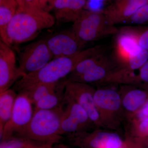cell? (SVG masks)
Wrapping results in <instances>:
<instances>
[{
	"label": "cell",
	"instance_id": "cell-29",
	"mask_svg": "<svg viewBox=\"0 0 148 148\" xmlns=\"http://www.w3.org/2000/svg\"><path fill=\"white\" fill-rule=\"evenodd\" d=\"M140 69L139 79L144 82L148 83V60Z\"/></svg>",
	"mask_w": 148,
	"mask_h": 148
},
{
	"label": "cell",
	"instance_id": "cell-30",
	"mask_svg": "<svg viewBox=\"0 0 148 148\" xmlns=\"http://www.w3.org/2000/svg\"><path fill=\"white\" fill-rule=\"evenodd\" d=\"M140 116L141 119L148 116V99L145 105L143 106L140 112Z\"/></svg>",
	"mask_w": 148,
	"mask_h": 148
},
{
	"label": "cell",
	"instance_id": "cell-10",
	"mask_svg": "<svg viewBox=\"0 0 148 148\" xmlns=\"http://www.w3.org/2000/svg\"><path fill=\"white\" fill-rule=\"evenodd\" d=\"M141 30L125 27L116 34L115 43V58L125 62L130 56L137 52L141 47L138 43V38Z\"/></svg>",
	"mask_w": 148,
	"mask_h": 148
},
{
	"label": "cell",
	"instance_id": "cell-8",
	"mask_svg": "<svg viewBox=\"0 0 148 148\" xmlns=\"http://www.w3.org/2000/svg\"><path fill=\"white\" fill-rule=\"evenodd\" d=\"M66 80L65 92L84 109L90 121L98 122L100 114L92 89L86 83Z\"/></svg>",
	"mask_w": 148,
	"mask_h": 148
},
{
	"label": "cell",
	"instance_id": "cell-20",
	"mask_svg": "<svg viewBox=\"0 0 148 148\" xmlns=\"http://www.w3.org/2000/svg\"><path fill=\"white\" fill-rule=\"evenodd\" d=\"M54 145L13 136L1 141L0 148H48Z\"/></svg>",
	"mask_w": 148,
	"mask_h": 148
},
{
	"label": "cell",
	"instance_id": "cell-12",
	"mask_svg": "<svg viewBox=\"0 0 148 148\" xmlns=\"http://www.w3.org/2000/svg\"><path fill=\"white\" fill-rule=\"evenodd\" d=\"M87 0H56L53 10L56 25L73 23L86 9Z\"/></svg>",
	"mask_w": 148,
	"mask_h": 148
},
{
	"label": "cell",
	"instance_id": "cell-13",
	"mask_svg": "<svg viewBox=\"0 0 148 148\" xmlns=\"http://www.w3.org/2000/svg\"><path fill=\"white\" fill-rule=\"evenodd\" d=\"M16 0H0V37L1 40L11 47L7 30L10 23L18 8Z\"/></svg>",
	"mask_w": 148,
	"mask_h": 148
},
{
	"label": "cell",
	"instance_id": "cell-9",
	"mask_svg": "<svg viewBox=\"0 0 148 148\" xmlns=\"http://www.w3.org/2000/svg\"><path fill=\"white\" fill-rule=\"evenodd\" d=\"M21 78L15 53L10 46L0 41V92L9 89Z\"/></svg>",
	"mask_w": 148,
	"mask_h": 148
},
{
	"label": "cell",
	"instance_id": "cell-33",
	"mask_svg": "<svg viewBox=\"0 0 148 148\" xmlns=\"http://www.w3.org/2000/svg\"><path fill=\"white\" fill-rule=\"evenodd\" d=\"M48 148H68L67 146L63 145H53V146Z\"/></svg>",
	"mask_w": 148,
	"mask_h": 148
},
{
	"label": "cell",
	"instance_id": "cell-11",
	"mask_svg": "<svg viewBox=\"0 0 148 148\" xmlns=\"http://www.w3.org/2000/svg\"><path fill=\"white\" fill-rule=\"evenodd\" d=\"M148 3V0H115L102 10L111 25L125 23L135 11Z\"/></svg>",
	"mask_w": 148,
	"mask_h": 148
},
{
	"label": "cell",
	"instance_id": "cell-28",
	"mask_svg": "<svg viewBox=\"0 0 148 148\" xmlns=\"http://www.w3.org/2000/svg\"><path fill=\"white\" fill-rule=\"evenodd\" d=\"M56 0H38L39 6L45 11L49 12L53 10Z\"/></svg>",
	"mask_w": 148,
	"mask_h": 148
},
{
	"label": "cell",
	"instance_id": "cell-26",
	"mask_svg": "<svg viewBox=\"0 0 148 148\" xmlns=\"http://www.w3.org/2000/svg\"><path fill=\"white\" fill-rule=\"evenodd\" d=\"M138 43L140 47L148 51V27L145 30H141L138 38Z\"/></svg>",
	"mask_w": 148,
	"mask_h": 148
},
{
	"label": "cell",
	"instance_id": "cell-27",
	"mask_svg": "<svg viewBox=\"0 0 148 148\" xmlns=\"http://www.w3.org/2000/svg\"><path fill=\"white\" fill-rule=\"evenodd\" d=\"M138 130L139 135L141 137L144 138L148 137V116L141 119Z\"/></svg>",
	"mask_w": 148,
	"mask_h": 148
},
{
	"label": "cell",
	"instance_id": "cell-15",
	"mask_svg": "<svg viewBox=\"0 0 148 148\" xmlns=\"http://www.w3.org/2000/svg\"><path fill=\"white\" fill-rule=\"evenodd\" d=\"M66 80H61L55 90L35 103V110H51L63 106L65 95Z\"/></svg>",
	"mask_w": 148,
	"mask_h": 148
},
{
	"label": "cell",
	"instance_id": "cell-25",
	"mask_svg": "<svg viewBox=\"0 0 148 148\" xmlns=\"http://www.w3.org/2000/svg\"><path fill=\"white\" fill-rule=\"evenodd\" d=\"M125 23L143 24L148 23V3L138 9Z\"/></svg>",
	"mask_w": 148,
	"mask_h": 148
},
{
	"label": "cell",
	"instance_id": "cell-2",
	"mask_svg": "<svg viewBox=\"0 0 148 148\" xmlns=\"http://www.w3.org/2000/svg\"><path fill=\"white\" fill-rule=\"evenodd\" d=\"M55 23L54 16L38 7L18 6L8 28L10 45L32 40Z\"/></svg>",
	"mask_w": 148,
	"mask_h": 148
},
{
	"label": "cell",
	"instance_id": "cell-17",
	"mask_svg": "<svg viewBox=\"0 0 148 148\" xmlns=\"http://www.w3.org/2000/svg\"><path fill=\"white\" fill-rule=\"evenodd\" d=\"M17 94L14 89L0 92V135L10 119Z\"/></svg>",
	"mask_w": 148,
	"mask_h": 148
},
{
	"label": "cell",
	"instance_id": "cell-21",
	"mask_svg": "<svg viewBox=\"0 0 148 148\" xmlns=\"http://www.w3.org/2000/svg\"><path fill=\"white\" fill-rule=\"evenodd\" d=\"M60 82L56 84H37L25 88L18 92H25L34 105L40 99L55 90Z\"/></svg>",
	"mask_w": 148,
	"mask_h": 148
},
{
	"label": "cell",
	"instance_id": "cell-34",
	"mask_svg": "<svg viewBox=\"0 0 148 148\" xmlns=\"http://www.w3.org/2000/svg\"><path fill=\"white\" fill-rule=\"evenodd\" d=\"M19 7L24 6L26 0H16Z\"/></svg>",
	"mask_w": 148,
	"mask_h": 148
},
{
	"label": "cell",
	"instance_id": "cell-5",
	"mask_svg": "<svg viewBox=\"0 0 148 148\" xmlns=\"http://www.w3.org/2000/svg\"><path fill=\"white\" fill-rule=\"evenodd\" d=\"M53 58L45 39L29 44L19 54L18 69L20 77L39 71Z\"/></svg>",
	"mask_w": 148,
	"mask_h": 148
},
{
	"label": "cell",
	"instance_id": "cell-16",
	"mask_svg": "<svg viewBox=\"0 0 148 148\" xmlns=\"http://www.w3.org/2000/svg\"><path fill=\"white\" fill-rule=\"evenodd\" d=\"M93 98L98 108L115 111L121 104V99L118 93L112 89H99L93 93Z\"/></svg>",
	"mask_w": 148,
	"mask_h": 148
},
{
	"label": "cell",
	"instance_id": "cell-23",
	"mask_svg": "<svg viewBox=\"0 0 148 148\" xmlns=\"http://www.w3.org/2000/svg\"><path fill=\"white\" fill-rule=\"evenodd\" d=\"M148 60V51L141 48L137 52L130 56L124 62L125 68L119 72L123 73L127 71L140 69Z\"/></svg>",
	"mask_w": 148,
	"mask_h": 148
},
{
	"label": "cell",
	"instance_id": "cell-18",
	"mask_svg": "<svg viewBox=\"0 0 148 148\" xmlns=\"http://www.w3.org/2000/svg\"><path fill=\"white\" fill-rule=\"evenodd\" d=\"M90 148H108L116 145H122V142L117 134L101 132L86 138L84 143Z\"/></svg>",
	"mask_w": 148,
	"mask_h": 148
},
{
	"label": "cell",
	"instance_id": "cell-35",
	"mask_svg": "<svg viewBox=\"0 0 148 148\" xmlns=\"http://www.w3.org/2000/svg\"><path fill=\"white\" fill-rule=\"evenodd\" d=\"M145 140H144V145L145 148H148V137L145 138Z\"/></svg>",
	"mask_w": 148,
	"mask_h": 148
},
{
	"label": "cell",
	"instance_id": "cell-4",
	"mask_svg": "<svg viewBox=\"0 0 148 148\" xmlns=\"http://www.w3.org/2000/svg\"><path fill=\"white\" fill-rule=\"evenodd\" d=\"M71 29L86 44L116 35L119 30L109 23L102 10L86 9L73 23Z\"/></svg>",
	"mask_w": 148,
	"mask_h": 148
},
{
	"label": "cell",
	"instance_id": "cell-22",
	"mask_svg": "<svg viewBox=\"0 0 148 148\" xmlns=\"http://www.w3.org/2000/svg\"><path fill=\"white\" fill-rule=\"evenodd\" d=\"M148 99V94L140 89H134L127 92L123 99V106L127 110L133 112L145 105Z\"/></svg>",
	"mask_w": 148,
	"mask_h": 148
},
{
	"label": "cell",
	"instance_id": "cell-7",
	"mask_svg": "<svg viewBox=\"0 0 148 148\" xmlns=\"http://www.w3.org/2000/svg\"><path fill=\"white\" fill-rule=\"evenodd\" d=\"M53 58L75 55L84 50L86 44L72 29L52 34L45 39Z\"/></svg>",
	"mask_w": 148,
	"mask_h": 148
},
{
	"label": "cell",
	"instance_id": "cell-3",
	"mask_svg": "<svg viewBox=\"0 0 148 148\" xmlns=\"http://www.w3.org/2000/svg\"><path fill=\"white\" fill-rule=\"evenodd\" d=\"M63 106L51 110H35L29 124L14 136L55 144L62 139L61 123Z\"/></svg>",
	"mask_w": 148,
	"mask_h": 148
},
{
	"label": "cell",
	"instance_id": "cell-14",
	"mask_svg": "<svg viewBox=\"0 0 148 148\" xmlns=\"http://www.w3.org/2000/svg\"><path fill=\"white\" fill-rule=\"evenodd\" d=\"M114 65V59L110 56L106 61L94 66L82 75L67 81L86 84L98 81L106 78L110 75V72Z\"/></svg>",
	"mask_w": 148,
	"mask_h": 148
},
{
	"label": "cell",
	"instance_id": "cell-6",
	"mask_svg": "<svg viewBox=\"0 0 148 148\" xmlns=\"http://www.w3.org/2000/svg\"><path fill=\"white\" fill-rule=\"evenodd\" d=\"M34 104L26 93L18 92L10 119L0 135L1 141L17 134L29 124L34 113Z\"/></svg>",
	"mask_w": 148,
	"mask_h": 148
},
{
	"label": "cell",
	"instance_id": "cell-32",
	"mask_svg": "<svg viewBox=\"0 0 148 148\" xmlns=\"http://www.w3.org/2000/svg\"><path fill=\"white\" fill-rule=\"evenodd\" d=\"M88 1V2H95L98 3H105L109 1H113L115 0H87Z\"/></svg>",
	"mask_w": 148,
	"mask_h": 148
},
{
	"label": "cell",
	"instance_id": "cell-31",
	"mask_svg": "<svg viewBox=\"0 0 148 148\" xmlns=\"http://www.w3.org/2000/svg\"><path fill=\"white\" fill-rule=\"evenodd\" d=\"M24 5L39 7L38 5V0H26Z\"/></svg>",
	"mask_w": 148,
	"mask_h": 148
},
{
	"label": "cell",
	"instance_id": "cell-1",
	"mask_svg": "<svg viewBox=\"0 0 148 148\" xmlns=\"http://www.w3.org/2000/svg\"><path fill=\"white\" fill-rule=\"evenodd\" d=\"M105 49L104 46L96 45L71 56L53 58L42 69L21 77L14 89L19 92L37 84L57 83L68 77L80 62Z\"/></svg>",
	"mask_w": 148,
	"mask_h": 148
},
{
	"label": "cell",
	"instance_id": "cell-24",
	"mask_svg": "<svg viewBox=\"0 0 148 148\" xmlns=\"http://www.w3.org/2000/svg\"><path fill=\"white\" fill-rule=\"evenodd\" d=\"M82 128L78 122L64 111L63 108L60 129L61 135L73 134Z\"/></svg>",
	"mask_w": 148,
	"mask_h": 148
},
{
	"label": "cell",
	"instance_id": "cell-19",
	"mask_svg": "<svg viewBox=\"0 0 148 148\" xmlns=\"http://www.w3.org/2000/svg\"><path fill=\"white\" fill-rule=\"evenodd\" d=\"M106 50L96 53L80 62L73 72L69 75L66 80L82 75L98 64L106 61L110 57Z\"/></svg>",
	"mask_w": 148,
	"mask_h": 148
}]
</instances>
